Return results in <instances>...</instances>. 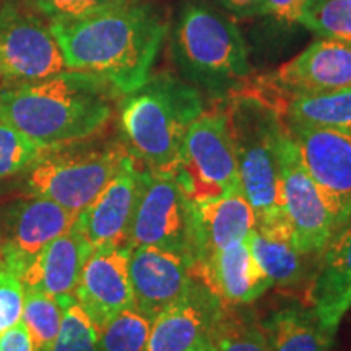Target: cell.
<instances>
[{
    "label": "cell",
    "mask_w": 351,
    "mask_h": 351,
    "mask_svg": "<svg viewBox=\"0 0 351 351\" xmlns=\"http://www.w3.org/2000/svg\"><path fill=\"white\" fill-rule=\"evenodd\" d=\"M49 25L67 69L103 77L122 96L152 75L169 28L163 13L147 0Z\"/></svg>",
    "instance_id": "obj_1"
},
{
    "label": "cell",
    "mask_w": 351,
    "mask_h": 351,
    "mask_svg": "<svg viewBox=\"0 0 351 351\" xmlns=\"http://www.w3.org/2000/svg\"><path fill=\"white\" fill-rule=\"evenodd\" d=\"M122 96L103 77L64 70L39 80H7L0 86V121L41 148L85 142L108 124Z\"/></svg>",
    "instance_id": "obj_2"
},
{
    "label": "cell",
    "mask_w": 351,
    "mask_h": 351,
    "mask_svg": "<svg viewBox=\"0 0 351 351\" xmlns=\"http://www.w3.org/2000/svg\"><path fill=\"white\" fill-rule=\"evenodd\" d=\"M168 33L176 73L202 95L225 103L247 90L252 69L236 19L208 0H182Z\"/></svg>",
    "instance_id": "obj_3"
},
{
    "label": "cell",
    "mask_w": 351,
    "mask_h": 351,
    "mask_svg": "<svg viewBox=\"0 0 351 351\" xmlns=\"http://www.w3.org/2000/svg\"><path fill=\"white\" fill-rule=\"evenodd\" d=\"M205 109L204 95L178 73H152L119 103V124L135 160L153 174L169 176L178 165L192 122Z\"/></svg>",
    "instance_id": "obj_4"
},
{
    "label": "cell",
    "mask_w": 351,
    "mask_h": 351,
    "mask_svg": "<svg viewBox=\"0 0 351 351\" xmlns=\"http://www.w3.org/2000/svg\"><path fill=\"white\" fill-rule=\"evenodd\" d=\"M225 111L241 187L256 213V228L291 236L282 197V116L251 93L225 101Z\"/></svg>",
    "instance_id": "obj_5"
},
{
    "label": "cell",
    "mask_w": 351,
    "mask_h": 351,
    "mask_svg": "<svg viewBox=\"0 0 351 351\" xmlns=\"http://www.w3.org/2000/svg\"><path fill=\"white\" fill-rule=\"evenodd\" d=\"M78 143L51 148L44 153L41 160L28 169L26 192L80 213L132 155L127 145L121 142L98 147H78Z\"/></svg>",
    "instance_id": "obj_6"
},
{
    "label": "cell",
    "mask_w": 351,
    "mask_h": 351,
    "mask_svg": "<svg viewBox=\"0 0 351 351\" xmlns=\"http://www.w3.org/2000/svg\"><path fill=\"white\" fill-rule=\"evenodd\" d=\"M173 179L194 204L243 191L225 108L205 111L192 122Z\"/></svg>",
    "instance_id": "obj_7"
},
{
    "label": "cell",
    "mask_w": 351,
    "mask_h": 351,
    "mask_svg": "<svg viewBox=\"0 0 351 351\" xmlns=\"http://www.w3.org/2000/svg\"><path fill=\"white\" fill-rule=\"evenodd\" d=\"M125 245L129 249L138 245L165 249L187 258L195 269L194 202L187 199L173 178L145 169Z\"/></svg>",
    "instance_id": "obj_8"
},
{
    "label": "cell",
    "mask_w": 351,
    "mask_h": 351,
    "mask_svg": "<svg viewBox=\"0 0 351 351\" xmlns=\"http://www.w3.org/2000/svg\"><path fill=\"white\" fill-rule=\"evenodd\" d=\"M351 88V44L317 38L291 60L251 80V93L271 108L296 96Z\"/></svg>",
    "instance_id": "obj_9"
},
{
    "label": "cell",
    "mask_w": 351,
    "mask_h": 351,
    "mask_svg": "<svg viewBox=\"0 0 351 351\" xmlns=\"http://www.w3.org/2000/svg\"><path fill=\"white\" fill-rule=\"evenodd\" d=\"M67 70L49 21L16 0L0 5V77L39 80Z\"/></svg>",
    "instance_id": "obj_10"
},
{
    "label": "cell",
    "mask_w": 351,
    "mask_h": 351,
    "mask_svg": "<svg viewBox=\"0 0 351 351\" xmlns=\"http://www.w3.org/2000/svg\"><path fill=\"white\" fill-rule=\"evenodd\" d=\"M282 197L296 249L302 256L317 258L332 236L340 230V225L326 197L302 165L287 127L282 142Z\"/></svg>",
    "instance_id": "obj_11"
},
{
    "label": "cell",
    "mask_w": 351,
    "mask_h": 351,
    "mask_svg": "<svg viewBox=\"0 0 351 351\" xmlns=\"http://www.w3.org/2000/svg\"><path fill=\"white\" fill-rule=\"evenodd\" d=\"M77 217L44 197L12 202L0 215V269L20 276L51 241L72 230Z\"/></svg>",
    "instance_id": "obj_12"
},
{
    "label": "cell",
    "mask_w": 351,
    "mask_h": 351,
    "mask_svg": "<svg viewBox=\"0 0 351 351\" xmlns=\"http://www.w3.org/2000/svg\"><path fill=\"white\" fill-rule=\"evenodd\" d=\"M283 122L302 165L341 228L351 218V135L326 127Z\"/></svg>",
    "instance_id": "obj_13"
},
{
    "label": "cell",
    "mask_w": 351,
    "mask_h": 351,
    "mask_svg": "<svg viewBox=\"0 0 351 351\" xmlns=\"http://www.w3.org/2000/svg\"><path fill=\"white\" fill-rule=\"evenodd\" d=\"M223 302L197 278L186 295L153 319L145 351H195L212 343Z\"/></svg>",
    "instance_id": "obj_14"
},
{
    "label": "cell",
    "mask_w": 351,
    "mask_h": 351,
    "mask_svg": "<svg viewBox=\"0 0 351 351\" xmlns=\"http://www.w3.org/2000/svg\"><path fill=\"white\" fill-rule=\"evenodd\" d=\"M129 256L127 245H101L83 265L73 296L98 330L121 311L134 306Z\"/></svg>",
    "instance_id": "obj_15"
},
{
    "label": "cell",
    "mask_w": 351,
    "mask_h": 351,
    "mask_svg": "<svg viewBox=\"0 0 351 351\" xmlns=\"http://www.w3.org/2000/svg\"><path fill=\"white\" fill-rule=\"evenodd\" d=\"M145 168L130 155L114 178L78 213V232L95 247L125 245L132 217L142 191Z\"/></svg>",
    "instance_id": "obj_16"
},
{
    "label": "cell",
    "mask_w": 351,
    "mask_h": 351,
    "mask_svg": "<svg viewBox=\"0 0 351 351\" xmlns=\"http://www.w3.org/2000/svg\"><path fill=\"white\" fill-rule=\"evenodd\" d=\"M129 275L134 306L152 320L186 295L195 280L187 258L153 245L130 249Z\"/></svg>",
    "instance_id": "obj_17"
},
{
    "label": "cell",
    "mask_w": 351,
    "mask_h": 351,
    "mask_svg": "<svg viewBox=\"0 0 351 351\" xmlns=\"http://www.w3.org/2000/svg\"><path fill=\"white\" fill-rule=\"evenodd\" d=\"M302 304L311 307L322 326L337 335L351 309V218L317 257Z\"/></svg>",
    "instance_id": "obj_18"
},
{
    "label": "cell",
    "mask_w": 351,
    "mask_h": 351,
    "mask_svg": "<svg viewBox=\"0 0 351 351\" xmlns=\"http://www.w3.org/2000/svg\"><path fill=\"white\" fill-rule=\"evenodd\" d=\"M195 276L226 306L251 304L274 287L245 239L232 241L218 249L195 271Z\"/></svg>",
    "instance_id": "obj_19"
},
{
    "label": "cell",
    "mask_w": 351,
    "mask_h": 351,
    "mask_svg": "<svg viewBox=\"0 0 351 351\" xmlns=\"http://www.w3.org/2000/svg\"><path fill=\"white\" fill-rule=\"evenodd\" d=\"M93 245L75 226L51 241L20 275L23 288L54 298L73 296L78 278Z\"/></svg>",
    "instance_id": "obj_20"
},
{
    "label": "cell",
    "mask_w": 351,
    "mask_h": 351,
    "mask_svg": "<svg viewBox=\"0 0 351 351\" xmlns=\"http://www.w3.org/2000/svg\"><path fill=\"white\" fill-rule=\"evenodd\" d=\"M194 225L197 239L195 275L218 249L232 241L247 238L252 228H256V213L244 192L239 191L205 204H194Z\"/></svg>",
    "instance_id": "obj_21"
},
{
    "label": "cell",
    "mask_w": 351,
    "mask_h": 351,
    "mask_svg": "<svg viewBox=\"0 0 351 351\" xmlns=\"http://www.w3.org/2000/svg\"><path fill=\"white\" fill-rule=\"evenodd\" d=\"M270 351H330L335 333L307 306H288L262 320Z\"/></svg>",
    "instance_id": "obj_22"
},
{
    "label": "cell",
    "mask_w": 351,
    "mask_h": 351,
    "mask_svg": "<svg viewBox=\"0 0 351 351\" xmlns=\"http://www.w3.org/2000/svg\"><path fill=\"white\" fill-rule=\"evenodd\" d=\"M245 243L274 287H295L304 278L307 257L298 251L289 234L252 228Z\"/></svg>",
    "instance_id": "obj_23"
},
{
    "label": "cell",
    "mask_w": 351,
    "mask_h": 351,
    "mask_svg": "<svg viewBox=\"0 0 351 351\" xmlns=\"http://www.w3.org/2000/svg\"><path fill=\"white\" fill-rule=\"evenodd\" d=\"M275 111L285 121L326 127L351 135V88L330 93L296 96L283 101Z\"/></svg>",
    "instance_id": "obj_24"
},
{
    "label": "cell",
    "mask_w": 351,
    "mask_h": 351,
    "mask_svg": "<svg viewBox=\"0 0 351 351\" xmlns=\"http://www.w3.org/2000/svg\"><path fill=\"white\" fill-rule=\"evenodd\" d=\"M75 296L54 298L41 291L25 289L23 320L33 351H52L62 326L65 304Z\"/></svg>",
    "instance_id": "obj_25"
},
{
    "label": "cell",
    "mask_w": 351,
    "mask_h": 351,
    "mask_svg": "<svg viewBox=\"0 0 351 351\" xmlns=\"http://www.w3.org/2000/svg\"><path fill=\"white\" fill-rule=\"evenodd\" d=\"M212 343L215 351H270L262 320L241 306L223 304Z\"/></svg>",
    "instance_id": "obj_26"
},
{
    "label": "cell",
    "mask_w": 351,
    "mask_h": 351,
    "mask_svg": "<svg viewBox=\"0 0 351 351\" xmlns=\"http://www.w3.org/2000/svg\"><path fill=\"white\" fill-rule=\"evenodd\" d=\"M153 320L135 306L116 314L99 330L101 351H145Z\"/></svg>",
    "instance_id": "obj_27"
},
{
    "label": "cell",
    "mask_w": 351,
    "mask_h": 351,
    "mask_svg": "<svg viewBox=\"0 0 351 351\" xmlns=\"http://www.w3.org/2000/svg\"><path fill=\"white\" fill-rule=\"evenodd\" d=\"M298 25L317 38L351 44V0H311Z\"/></svg>",
    "instance_id": "obj_28"
},
{
    "label": "cell",
    "mask_w": 351,
    "mask_h": 351,
    "mask_svg": "<svg viewBox=\"0 0 351 351\" xmlns=\"http://www.w3.org/2000/svg\"><path fill=\"white\" fill-rule=\"evenodd\" d=\"M46 152L19 129L0 121V179L29 169Z\"/></svg>",
    "instance_id": "obj_29"
},
{
    "label": "cell",
    "mask_w": 351,
    "mask_h": 351,
    "mask_svg": "<svg viewBox=\"0 0 351 351\" xmlns=\"http://www.w3.org/2000/svg\"><path fill=\"white\" fill-rule=\"evenodd\" d=\"M52 351H101L99 330L72 298L64 309L62 326Z\"/></svg>",
    "instance_id": "obj_30"
},
{
    "label": "cell",
    "mask_w": 351,
    "mask_h": 351,
    "mask_svg": "<svg viewBox=\"0 0 351 351\" xmlns=\"http://www.w3.org/2000/svg\"><path fill=\"white\" fill-rule=\"evenodd\" d=\"M33 8L46 19L52 21L78 20L111 10V8L140 2V0H28Z\"/></svg>",
    "instance_id": "obj_31"
},
{
    "label": "cell",
    "mask_w": 351,
    "mask_h": 351,
    "mask_svg": "<svg viewBox=\"0 0 351 351\" xmlns=\"http://www.w3.org/2000/svg\"><path fill=\"white\" fill-rule=\"evenodd\" d=\"M23 300L25 288L20 276L0 269V335L21 320Z\"/></svg>",
    "instance_id": "obj_32"
},
{
    "label": "cell",
    "mask_w": 351,
    "mask_h": 351,
    "mask_svg": "<svg viewBox=\"0 0 351 351\" xmlns=\"http://www.w3.org/2000/svg\"><path fill=\"white\" fill-rule=\"evenodd\" d=\"M311 0H262L258 16H265L280 25H298Z\"/></svg>",
    "instance_id": "obj_33"
},
{
    "label": "cell",
    "mask_w": 351,
    "mask_h": 351,
    "mask_svg": "<svg viewBox=\"0 0 351 351\" xmlns=\"http://www.w3.org/2000/svg\"><path fill=\"white\" fill-rule=\"evenodd\" d=\"M210 3L221 8L223 12L236 20H245L258 16L262 0H208Z\"/></svg>",
    "instance_id": "obj_34"
},
{
    "label": "cell",
    "mask_w": 351,
    "mask_h": 351,
    "mask_svg": "<svg viewBox=\"0 0 351 351\" xmlns=\"http://www.w3.org/2000/svg\"><path fill=\"white\" fill-rule=\"evenodd\" d=\"M0 351H33L32 339L23 320L0 335Z\"/></svg>",
    "instance_id": "obj_35"
},
{
    "label": "cell",
    "mask_w": 351,
    "mask_h": 351,
    "mask_svg": "<svg viewBox=\"0 0 351 351\" xmlns=\"http://www.w3.org/2000/svg\"><path fill=\"white\" fill-rule=\"evenodd\" d=\"M195 351H215V348H213V343H210V345H207V346H204V348L195 350Z\"/></svg>",
    "instance_id": "obj_36"
},
{
    "label": "cell",
    "mask_w": 351,
    "mask_h": 351,
    "mask_svg": "<svg viewBox=\"0 0 351 351\" xmlns=\"http://www.w3.org/2000/svg\"><path fill=\"white\" fill-rule=\"evenodd\" d=\"M2 2H3V0H0V5H2Z\"/></svg>",
    "instance_id": "obj_37"
}]
</instances>
